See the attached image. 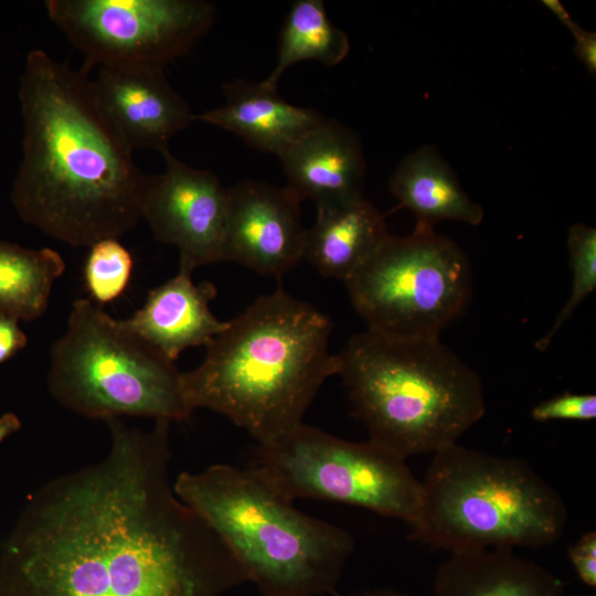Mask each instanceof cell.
I'll use <instances>...</instances> for the list:
<instances>
[{"mask_svg":"<svg viewBox=\"0 0 596 596\" xmlns=\"http://www.w3.org/2000/svg\"><path fill=\"white\" fill-rule=\"evenodd\" d=\"M162 173L150 175L141 217L155 238L179 251V269L222 262L227 189L216 174L178 159L170 149L160 153Z\"/></svg>","mask_w":596,"mask_h":596,"instance_id":"obj_11","label":"cell"},{"mask_svg":"<svg viewBox=\"0 0 596 596\" xmlns=\"http://www.w3.org/2000/svg\"><path fill=\"white\" fill-rule=\"evenodd\" d=\"M47 17L92 66H166L190 52L212 26L202 0H47Z\"/></svg>","mask_w":596,"mask_h":596,"instance_id":"obj_10","label":"cell"},{"mask_svg":"<svg viewBox=\"0 0 596 596\" xmlns=\"http://www.w3.org/2000/svg\"><path fill=\"white\" fill-rule=\"evenodd\" d=\"M541 3L563 24L572 34L579 29V25L572 19L571 14L558 0H542Z\"/></svg>","mask_w":596,"mask_h":596,"instance_id":"obj_28","label":"cell"},{"mask_svg":"<svg viewBox=\"0 0 596 596\" xmlns=\"http://www.w3.org/2000/svg\"><path fill=\"white\" fill-rule=\"evenodd\" d=\"M435 596H566L564 583L512 549H478L457 553L435 576Z\"/></svg>","mask_w":596,"mask_h":596,"instance_id":"obj_17","label":"cell"},{"mask_svg":"<svg viewBox=\"0 0 596 596\" xmlns=\"http://www.w3.org/2000/svg\"><path fill=\"white\" fill-rule=\"evenodd\" d=\"M389 235L384 216L364 196L318 206L307 230L304 257L321 275L345 281Z\"/></svg>","mask_w":596,"mask_h":596,"instance_id":"obj_18","label":"cell"},{"mask_svg":"<svg viewBox=\"0 0 596 596\" xmlns=\"http://www.w3.org/2000/svg\"><path fill=\"white\" fill-rule=\"evenodd\" d=\"M91 87L98 107L132 151L161 153L195 120L188 102L168 82L163 66H99Z\"/></svg>","mask_w":596,"mask_h":596,"instance_id":"obj_13","label":"cell"},{"mask_svg":"<svg viewBox=\"0 0 596 596\" xmlns=\"http://www.w3.org/2000/svg\"><path fill=\"white\" fill-rule=\"evenodd\" d=\"M173 490L219 535L264 596L336 593L354 551L353 536L298 510L253 468L217 464L183 471Z\"/></svg>","mask_w":596,"mask_h":596,"instance_id":"obj_4","label":"cell"},{"mask_svg":"<svg viewBox=\"0 0 596 596\" xmlns=\"http://www.w3.org/2000/svg\"><path fill=\"white\" fill-rule=\"evenodd\" d=\"M531 416L536 422L592 421L596 417V395L565 392L536 404Z\"/></svg>","mask_w":596,"mask_h":596,"instance_id":"obj_24","label":"cell"},{"mask_svg":"<svg viewBox=\"0 0 596 596\" xmlns=\"http://www.w3.org/2000/svg\"><path fill=\"white\" fill-rule=\"evenodd\" d=\"M225 103L195 120L233 132L248 146L278 158L326 118L316 109L289 104L277 87L234 79L222 85Z\"/></svg>","mask_w":596,"mask_h":596,"instance_id":"obj_16","label":"cell"},{"mask_svg":"<svg viewBox=\"0 0 596 596\" xmlns=\"http://www.w3.org/2000/svg\"><path fill=\"white\" fill-rule=\"evenodd\" d=\"M300 201L286 188L244 180L227 189L222 262L279 277L304 257Z\"/></svg>","mask_w":596,"mask_h":596,"instance_id":"obj_12","label":"cell"},{"mask_svg":"<svg viewBox=\"0 0 596 596\" xmlns=\"http://www.w3.org/2000/svg\"><path fill=\"white\" fill-rule=\"evenodd\" d=\"M574 56L582 63L587 72L595 76L596 74V33L579 29L574 32Z\"/></svg>","mask_w":596,"mask_h":596,"instance_id":"obj_27","label":"cell"},{"mask_svg":"<svg viewBox=\"0 0 596 596\" xmlns=\"http://www.w3.org/2000/svg\"><path fill=\"white\" fill-rule=\"evenodd\" d=\"M567 249L572 272L571 294L557 313L550 331L536 342V349L545 350L574 310L596 289V230L577 223L570 227Z\"/></svg>","mask_w":596,"mask_h":596,"instance_id":"obj_22","label":"cell"},{"mask_svg":"<svg viewBox=\"0 0 596 596\" xmlns=\"http://www.w3.org/2000/svg\"><path fill=\"white\" fill-rule=\"evenodd\" d=\"M286 188L300 201L339 205L363 198L365 160L359 136L324 119L280 157Z\"/></svg>","mask_w":596,"mask_h":596,"instance_id":"obj_14","label":"cell"},{"mask_svg":"<svg viewBox=\"0 0 596 596\" xmlns=\"http://www.w3.org/2000/svg\"><path fill=\"white\" fill-rule=\"evenodd\" d=\"M332 596H412V595L403 593V592H398V590H393V589H376V590L353 594V595H340V594L334 593Z\"/></svg>","mask_w":596,"mask_h":596,"instance_id":"obj_30","label":"cell"},{"mask_svg":"<svg viewBox=\"0 0 596 596\" xmlns=\"http://www.w3.org/2000/svg\"><path fill=\"white\" fill-rule=\"evenodd\" d=\"M338 355L339 375L370 439L404 459L456 444L485 415L479 375L440 338L366 330Z\"/></svg>","mask_w":596,"mask_h":596,"instance_id":"obj_5","label":"cell"},{"mask_svg":"<svg viewBox=\"0 0 596 596\" xmlns=\"http://www.w3.org/2000/svg\"><path fill=\"white\" fill-rule=\"evenodd\" d=\"M287 499L313 498L361 507L413 526L423 483L406 459L369 439L354 443L299 425L259 446L249 465Z\"/></svg>","mask_w":596,"mask_h":596,"instance_id":"obj_9","label":"cell"},{"mask_svg":"<svg viewBox=\"0 0 596 596\" xmlns=\"http://www.w3.org/2000/svg\"><path fill=\"white\" fill-rule=\"evenodd\" d=\"M21 422L13 413H7L0 417V443L8 436L19 430Z\"/></svg>","mask_w":596,"mask_h":596,"instance_id":"obj_29","label":"cell"},{"mask_svg":"<svg viewBox=\"0 0 596 596\" xmlns=\"http://www.w3.org/2000/svg\"><path fill=\"white\" fill-rule=\"evenodd\" d=\"M88 248L84 283L89 298L103 306L119 298L127 289L134 259L118 238H104Z\"/></svg>","mask_w":596,"mask_h":596,"instance_id":"obj_23","label":"cell"},{"mask_svg":"<svg viewBox=\"0 0 596 596\" xmlns=\"http://www.w3.org/2000/svg\"><path fill=\"white\" fill-rule=\"evenodd\" d=\"M579 579L589 587L596 586V533L583 534L567 551Z\"/></svg>","mask_w":596,"mask_h":596,"instance_id":"obj_25","label":"cell"},{"mask_svg":"<svg viewBox=\"0 0 596 596\" xmlns=\"http://www.w3.org/2000/svg\"><path fill=\"white\" fill-rule=\"evenodd\" d=\"M65 266L53 248L32 249L0 241V316L18 321L43 316Z\"/></svg>","mask_w":596,"mask_h":596,"instance_id":"obj_20","label":"cell"},{"mask_svg":"<svg viewBox=\"0 0 596 596\" xmlns=\"http://www.w3.org/2000/svg\"><path fill=\"white\" fill-rule=\"evenodd\" d=\"M47 389L65 408L91 419L123 416L190 419L174 361L110 317L76 299L65 332L50 350Z\"/></svg>","mask_w":596,"mask_h":596,"instance_id":"obj_7","label":"cell"},{"mask_svg":"<svg viewBox=\"0 0 596 596\" xmlns=\"http://www.w3.org/2000/svg\"><path fill=\"white\" fill-rule=\"evenodd\" d=\"M332 323L315 306L278 287L260 296L182 373L189 407L207 408L245 429L259 446L302 424L324 381L339 374L329 352Z\"/></svg>","mask_w":596,"mask_h":596,"instance_id":"obj_3","label":"cell"},{"mask_svg":"<svg viewBox=\"0 0 596 596\" xmlns=\"http://www.w3.org/2000/svg\"><path fill=\"white\" fill-rule=\"evenodd\" d=\"M349 51L347 33L329 20L323 1L297 0L291 4L280 31L276 65L263 82L277 87L284 72L302 61L336 66Z\"/></svg>","mask_w":596,"mask_h":596,"instance_id":"obj_21","label":"cell"},{"mask_svg":"<svg viewBox=\"0 0 596 596\" xmlns=\"http://www.w3.org/2000/svg\"><path fill=\"white\" fill-rule=\"evenodd\" d=\"M19 100L22 159L10 199L20 219L72 247L134 230L150 175L98 107L88 68L32 50Z\"/></svg>","mask_w":596,"mask_h":596,"instance_id":"obj_2","label":"cell"},{"mask_svg":"<svg viewBox=\"0 0 596 596\" xmlns=\"http://www.w3.org/2000/svg\"><path fill=\"white\" fill-rule=\"evenodd\" d=\"M216 294L211 281L194 284L192 273L179 269L149 290L142 307L121 322L175 361L189 348L206 347L226 327L210 309Z\"/></svg>","mask_w":596,"mask_h":596,"instance_id":"obj_15","label":"cell"},{"mask_svg":"<svg viewBox=\"0 0 596 596\" xmlns=\"http://www.w3.org/2000/svg\"><path fill=\"white\" fill-rule=\"evenodd\" d=\"M28 344V337L17 319L0 316V364L14 356Z\"/></svg>","mask_w":596,"mask_h":596,"instance_id":"obj_26","label":"cell"},{"mask_svg":"<svg viewBox=\"0 0 596 596\" xmlns=\"http://www.w3.org/2000/svg\"><path fill=\"white\" fill-rule=\"evenodd\" d=\"M411 538L449 553L541 549L567 523L566 505L529 464L453 444L434 454Z\"/></svg>","mask_w":596,"mask_h":596,"instance_id":"obj_6","label":"cell"},{"mask_svg":"<svg viewBox=\"0 0 596 596\" xmlns=\"http://www.w3.org/2000/svg\"><path fill=\"white\" fill-rule=\"evenodd\" d=\"M106 424L107 455L30 501L2 552L0 596H221L247 582L173 490L170 422Z\"/></svg>","mask_w":596,"mask_h":596,"instance_id":"obj_1","label":"cell"},{"mask_svg":"<svg viewBox=\"0 0 596 596\" xmlns=\"http://www.w3.org/2000/svg\"><path fill=\"white\" fill-rule=\"evenodd\" d=\"M398 207L416 216V225L434 227L444 220L479 225L482 207L460 187L449 164L433 146H423L405 156L389 181Z\"/></svg>","mask_w":596,"mask_h":596,"instance_id":"obj_19","label":"cell"},{"mask_svg":"<svg viewBox=\"0 0 596 596\" xmlns=\"http://www.w3.org/2000/svg\"><path fill=\"white\" fill-rule=\"evenodd\" d=\"M471 267L464 251L434 227L389 234L344 283L368 330L398 339H436L467 307Z\"/></svg>","mask_w":596,"mask_h":596,"instance_id":"obj_8","label":"cell"}]
</instances>
